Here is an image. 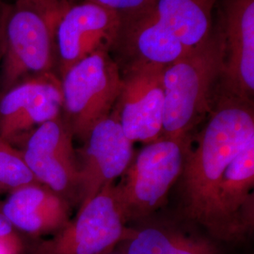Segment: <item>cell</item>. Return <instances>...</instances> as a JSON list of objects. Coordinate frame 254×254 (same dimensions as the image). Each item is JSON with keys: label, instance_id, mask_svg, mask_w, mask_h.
Here are the masks:
<instances>
[{"label": "cell", "instance_id": "obj_9", "mask_svg": "<svg viewBox=\"0 0 254 254\" xmlns=\"http://www.w3.org/2000/svg\"><path fill=\"white\" fill-rule=\"evenodd\" d=\"M164 68L135 60L122 76L115 113L111 114L133 142L150 143L162 137Z\"/></svg>", "mask_w": 254, "mask_h": 254}, {"label": "cell", "instance_id": "obj_18", "mask_svg": "<svg viewBox=\"0 0 254 254\" xmlns=\"http://www.w3.org/2000/svg\"><path fill=\"white\" fill-rule=\"evenodd\" d=\"M116 11L122 22L148 9L155 0H90Z\"/></svg>", "mask_w": 254, "mask_h": 254}, {"label": "cell", "instance_id": "obj_8", "mask_svg": "<svg viewBox=\"0 0 254 254\" xmlns=\"http://www.w3.org/2000/svg\"><path fill=\"white\" fill-rule=\"evenodd\" d=\"M73 133L63 115L31 131L17 147L37 182L72 206L79 203L80 170Z\"/></svg>", "mask_w": 254, "mask_h": 254}, {"label": "cell", "instance_id": "obj_14", "mask_svg": "<svg viewBox=\"0 0 254 254\" xmlns=\"http://www.w3.org/2000/svg\"><path fill=\"white\" fill-rule=\"evenodd\" d=\"M225 64L218 94L253 101L254 93V0H225Z\"/></svg>", "mask_w": 254, "mask_h": 254}, {"label": "cell", "instance_id": "obj_24", "mask_svg": "<svg viewBox=\"0 0 254 254\" xmlns=\"http://www.w3.org/2000/svg\"><path fill=\"white\" fill-rule=\"evenodd\" d=\"M3 5H4V4H3V3H2V0H0V7H2V6H3Z\"/></svg>", "mask_w": 254, "mask_h": 254}, {"label": "cell", "instance_id": "obj_12", "mask_svg": "<svg viewBox=\"0 0 254 254\" xmlns=\"http://www.w3.org/2000/svg\"><path fill=\"white\" fill-rule=\"evenodd\" d=\"M133 143L113 114L93 127L83 147L76 150L80 170L79 206L127 171L134 157Z\"/></svg>", "mask_w": 254, "mask_h": 254}, {"label": "cell", "instance_id": "obj_15", "mask_svg": "<svg viewBox=\"0 0 254 254\" xmlns=\"http://www.w3.org/2000/svg\"><path fill=\"white\" fill-rule=\"evenodd\" d=\"M72 205L42 184L9 192L0 212L17 232L31 237L56 234L70 221Z\"/></svg>", "mask_w": 254, "mask_h": 254}, {"label": "cell", "instance_id": "obj_13", "mask_svg": "<svg viewBox=\"0 0 254 254\" xmlns=\"http://www.w3.org/2000/svg\"><path fill=\"white\" fill-rule=\"evenodd\" d=\"M254 138L229 164L215 200L216 237L241 242L254 227Z\"/></svg>", "mask_w": 254, "mask_h": 254}, {"label": "cell", "instance_id": "obj_10", "mask_svg": "<svg viewBox=\"0 0 254 254\" xmlns=\"http://www.w3.org/2000/svg\"><path fill=\"white\" fill-rule=\"evenodd\" d=\"M121 27L122 19L116 11L93 1L85 0L68 6L54 31L61 77L86 57L98 50H109L120 37Z\"/></svg>", "mask_w": 254, "mask_h": 254}, {"label": "cell", "instance_id": "obj_3", "mask_svg": "<svg viewBox=\"0 0 254 254\" xmlns=\"http://www.w3.org/2000/svg\"><path fill=\"white\" fill-rule=\"evenodd\" d=\"M225 57L224 36L219 31L165 66L162 137L190 142L191 133L212 110L214 88L223 73Z\"/></svg>", "mask_w": 254, "mask_h": 254}, {"label": "cell", "instance_id": "obj_23", "mask_svg": "<svg viewBox=\"0 0 254 254\" xmlns=\"http://www.w3.org/2000/svg\"><path fill=\"white\" fill-rule=\"evenodd\" d=\"M108 254H123L121 252H115V251H113V252H111V253H109Z\"/></svg>", "mask_w": 254, "mask_h": 254}, {"label": "cell", "instance_id": "obj_5", "mask_svg": "<svg viewBox=\"0 0 254 254\" xmlns=\"http://www.w3.org/2000/svg\"><path fill=\"white\" fill-rule=\"evenodd\" d=\"M55 27L26 4L5 5L0 43V93L27 78L53 73Z\"/></svg>", "mask_w": 254, "mask_h": 254}, {"label": "cell", "instance_id": "obj_7", "mask_svg": "<svg viewBox=\"0 0 254 254\" xmlns=\"http://www.w3.org/2000/svg\"><path fill=\"white\" fill-rule=\"evenodd\" d=\"M115 183L106 186L79 206L73 219L30 254H108L126 238L128 228L114 198Z\"/></svg>", "mask_w": 254, "mask_h": 254}, {"label": "cell", "instance_id": "obj_17", "mask_svg": "<svg viewBox=\"0 0 254 254\" xmlns=\"http://www.w3.org/2000/svg\"><path fill=\"white\" fill-rule=\"evenodd\" d=\"M35 183L21 151L0 136V190L11 192Z\"/></svg>", "mask_w": 254, "mask_h": 254}, {"label": "cell", "instance_id": "obj_4", "mask_svg": "<svg viewBox=\"0 0 254 254\" xmlns=\"http://www.w3.org/2000/svg\"><path fill=\"white\" fill-rule=\"evenodd\" d=\"M189 144L160 137L146 143L134 155L113 189L126 224L151 216L163 204L169 191L180 178Z\"/></svg>", "mask_w": 254, "mask_h": 254}, {"label": "cell", "instance_id": "obj_1", "mask_svg": "<svg viewBox=\"0 0 254 254\" xmlns=\"http://www.w3.org/2000/svg\"><path fill=\"white\" fill-rule=\"evenodd\" d=\"M254 138L253 101L218 94L194 149L186 150L181 175L184 215L216 237L215 200L229 164Z\"/></svg>", "mask_w": 254, "mask_h": 254}, {"label": "cell", "instance_id": "obj_20", "mask_svg": "<svg viewBox=\"0 0 254 254\" xmlns=\"http://www.w3.org/2000/svg\"><path fill=\"white\" fill-rule=\"evenodd\" d=\"M17 233L9 220L0 212V242L21 244Z\"/></svg>", "mask_w": 254, "mask_h": 254}, {"label": "cell", "instance_id": "obj_16", "mask_svg": "<svg viewBox=\"0 0 254 254\" xmlns=\"http://www.w3.org/2000/svg\"><path fill=\"white\" fill-rule=\"evenodd\" d=\"M123 254H218L209 237L171 226H148L127 230Z\"/></svg>", "mask_w": 254, "mask_h": 254}, {"label": "cell", "instance_id": "obj_11", "mask_svg": "<svg viewBox=\"0 0 254 254\" xmlns=\"http://www.w3.org/2000/svg\"><path fill=\"white\" fill-rule=\"evenodd\" d=\"M62 112L60 77L48 73L27 78L0 93V136L18 147L31 131Z\"/></svg>", "mask_w": 254, "mask_h": 254}, {"label": "cell", "instance_id": "obj_2", "mask_svg": "<svg viewBox=\"0 0 254 254\" xmlns=\"http://www.w3.org/2000/svg\"><path fill=\"white\" fill-rule=\"evenodd\" d=\"M218 0H155L122 22L135 60L167 66L200 46L211 34Z\"/></svg>", "mask_w": 254, "mask_h": 254}, {"label": "cell", "instance_id": "obj_22", "mask_svg": "<svg viewBox=\"0 0 254 254\" xmlns=\"http://www.w3.org/2000/svg\"><path fill=\"white\" fill-rule=\"evenodd\" d=\"M3 5L2 7H0V43H1V27H2V16H3V9H4ZM0 60H1V53H0Z\"/></svg>", "mask_w": 254, "mask_h": 254}, {"label": "cell", "instance_id": "obj_6", "mask_svg": "<svg viewBox=\"0 0 254 254\" xmlns=\"http://www.w3.org/2000/svg\"><path fill=\"white\" fill-rule=\"evenodd\" d=\"M122 74L108 50H98L61 77L64 121L82 143L93 127L110 116L122 89Z\"/></svg>", "mask_w": 254, "mask_h": 254}, {"label": "cell", "instance_id": "obj_21", "mask_svg": "<svg viewBox=\"0 0 254 254\" xmlns=\"http://www.w3.org/2000/svg\"><path fill=\"white\" fill-rule=\"evenodd\" d=\"M21 251V244L0 242V254H18Z\"/></svg>", "mask_w": 254, "mask_h": 254}, {"label": "cell", "instance_id": "obj_25", "mask_svg": "<svg viewBox=\"0 0 254 254\" xmlns=\"http://www.w3.org/2000/svg\"><path fill=\"white\" fill-rule=\"evenodd\" d=\"M2 192H3V191L1 190H0V194H1V193H2Z\"/></svg>", "mask_w": 254, "mask_h": 254}, {"label": "cell", "instance_id": "obj_19", "mask_svg": "<svg viewBox=\"0 0 254 254\" xmlns=\"http://www.w3.org/2000/svg\"><path fill=\"white\" fill-rule=\"evenodd\" d=\"M14 2L38 9L54 27L62 13L69 6L66 0H14Z\"/></svg>", "mask_w": 254, "mask_h": 254}]
</instances>
